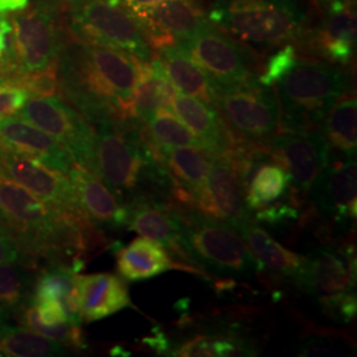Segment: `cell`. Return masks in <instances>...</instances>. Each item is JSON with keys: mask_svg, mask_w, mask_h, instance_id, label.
<instances>
[{"mask_svg": "<svg viewBox=\"0 0 357 357\" xmlns=\"http://www.w3.org/2000/svg\"><path fill=\"white\" fill-rule=\"evenodd\" d=\"M10 19L19 76L47 69L59 61L65 43L54 6L44 1L29 4Z\"/></svg>", "mask_w": 357, "mask_h": 357, "instance_id": "7c38bea8", "label": "cell"}, {"mask_svg": "<svg viewBox=\"0 0 357 357\" xmlns=\"http://www.w3.org/2000/svg\"><path fill=\"white\" fill-rule=\"evenodd\" d=\"M216 107L230 130L243 141L265 144L280 132V106L275 91L258 77L216 94Z\"/></svg>", "mask_w": 357, "mask_h": 357, "instance_id": "30bf717a", "label": "cell"}, {"mask_svg": "<svg viewBox=\"0 0 357 357\" xmlns=\"http://www.w3.org/2000/svg\"><path fill=\"white\" fill-rule=\"evenodd\" d=\"M8 317H10V312H7L3 307L0 306V336L10 327Z\"/></svg>", "mask_w": 357, "mask_h": 357, "instance_id": "f6af8a7d", "label": "cell"}, {"mask_svg": "<svg viewBox=\"0 0 357 357\" xmlns=\"http://www.w3.org/2000/svg\"><path fill=\"white\" fill-rule=\"evenodd\" d=\"M298 60L296 50L291 44H286L281 51L268 57L266 64L261 68L258 81L265 86H274Z\"/></svg>", "mask_w": 357, "mask_h": 357, "instance_id": "d590c367", "label": "cell"}, {"mask_svg": "<svg viewBox=\"0 0 357 357\" xmlns=\"http://www.w3.org/2000/svg\"><path fill=\"white\" fill-rule=\"evenodd\" d=\"M54 3H59V4H63L65 7H68V8H72L73 6H77V4H79L81 1H84V0H53Z\"/></svg>", "mask_w": 357, "mask_h": 357, "instance_id": "bcb514c9", "label": "cell"}, {"mask_svg": "<svg viewBox=\"0 0 357 357\" xmlns=\"http://www.w3.org/2000/svg\"><path fill=\"white\" fill-rule=\"evenodd\" d=\"M155 149L172 181L169 204L193 208L195 196L203 187L215 156L196 147L155 146Z\"/></svg>", "mask_w": 357, "mask_h": 357, "instance_id": "ffe728a7", "label": "cell"}, {"mask_svg": "<svg viewBox=\"0 0 357 357\" xmlns=\"http://www.w3.org/2000/svg\"><path fill=\"white\" fill-rule=\"evenodd\" d=\"M333 352H337V348L326 344V342H308L301 349V355H305V356H320V355L324 356V355H332Z\"/></svg>", "mask_w": 357, "mask_h": 357, "instance_id": "7bdbcfd3", "label": "cell"}, {"mask_svg": "<svg viewBox=\"0 0 357 357\" xmlns=\"http://www.w3.org/2000/svg\"><path fill=\"white\" fill-rule=\"evenodd\" d=\"M352 252L354 248L348 246L340 252L321 249L305 257L294 281L344 321L355 319L357 312L356 257Z\"/></svg>", "mask_w": 357, "mask_h": 357, "instance_id": "9c48e42d", "label": "cell"}, {"mask_svg": "<svg viewBox=\"0 0 357 357\" xmlns=\"http://www.w3.org/2000/svg\"><path fill=\"white\" fill-rule=\"evenodd\" d=\"M91 126L96 134L94 174L122 203H169L172 181L141 121L103 118Z\"/></svg>", "mask_w": 357, "mask_h": 357, "instance_id": "3957f363", "label": "cell"}, {"mask_svg": "<svg viewBox=\"0 0 357 357\" xmlns=\"http://www.w3.org/2000/svg\"><path fill=\"white\" fill-rule=\"evenodd\" d=\"M153 50L172 45L209 23L202 0H165L139 17Z\"/></svg>", "mask_w": 357, "mask_h": 357, "instance_id": "d6986e66", "label": "cell"}, {"mask_svg": "<svg viewBox=\"0 0 357 357\" xmlns=\"http://www.w3.org/2000/svg\"><path fill=\"white\" fill-rule=\"evenodd\" d=\"M166 69L167 75L180 94L195 97L216 107V91L204 73L197 68L178 44L158 50L156 56Z\"/></svg>", "mask_w": 357, "mask_h": 357, "instance_id": "83f0119b", "label": "cell"}, {"mask_svg": "<svg viewBox=\"0 0 357 357\" xmlns=\"http://www.w3.org/2000/svg\"><path fill=\"white\" fill-rule=\"evenodd\" d=\"M268 147L271 160L289 174L291 200L294 205H299V197L310 192L330 160L331 146L324 132H278L268 142Z\"/></svg>", "mask_w": 357, "mask_h": 357, "instance_id": "4fadbf2b", "label": "cell"}, {"mask_svg": "<svg viewBox=\"0 0 357 357\" xmlns=\"http://www.w3.org/2000/svg\"><path fill=\"white\" fill-rule=\"evenodd\" d=\"M172 356H217V335H197L171 352Z\"/></svg>", "mask_w": 357, "mask_h": 357, "instance_id": "f35d334b", "label": "cell"}, {"mask_svg": "<svg viewBox=\"0 0 357 357\" xmlns=\"http://www.w3.org/2000/svg\"><path fill=\"white\" fill-rule=\"evenodd\" d=\"M175 44L204 73L216 94L259 76L255 54L211 22Z\"/></svg>", "mask_w": 357, "mask_h": 357, "instance_id": "ba28073f", "label": "cell"}, {"mask_svg": "<svg viewBox=\"0 0 357 357\" xmlns=\"http://www.w3.org/2000/svg\"><path fill=\"white\" fill-rule=\"evenodd\" d=\"M4 150H7V149H6V147L1 144V141H0V153H3Z\"/></svg>", "mask_w": 357, "mask_h": 357, "instance_id": "c3c4849f", "label": "cell"}, {"mask_svg": "<svg viewBox=\"0 0 357 357\" xmlns=\"http://www.w3.org/2000/svg\"><path fill=\"white\" fill-rule=\"evenodd\" d=\"M280 106V132L321 130L335 102L351 89L343 69L315 59H301L273 86Z\"/></svg>", "mask_w": 357, "mask_h": 357, "instance_id": "277c9868", "label": "cell"}, {"mask_svg": "<svg viewBox=\"0 0 357 357\" xmlns=\"http://www.w3.org/2000/svg\"><path fill=\"white\" fill-rule=\"evenodd\" d=\"M175 208L180 217L184 246L205 275L206 270L231 275L257 271L255 255L240 233L228 222L206 216L195 208Z\"/></svg>", "mask_w": 357, "mask_h": 357, "instance_id": "8992f818", "label": "cell"}, {"mask_svg": "<svg viewBox=\"0 0 357 357\" xmlns=\"http://www.w3.org/2000/svg\"><path fill=\"white\" fill-rule=\"evenodd\" d=\"M299 211L294 204H286V203H271L266 205L261 209L257 211L255 213V221L261 224H268L271 227L281 225V224H287L289 221L296 220L299 217Z\"/></svg>", "mask_w": 357, "mask_h": 357, "instance_id": "74e56055", "label": "cell"}, {"mask_svg": "<svg viewBox=\"0 0 357 357\" xmlns=\"http://www.w3.org/2000/svg\"><path fill=\"white\" fill-rule=\"evenodd\" d=\"M69 28L76 40L153 60V50L139 19L115 0H84L69 8Z\"/></svg>", "mask_w": 357, "mask_h": 357, "instance_id": "52a82bcc", "label": "cell"}, {"mask_svg": "<svg viewBox=\"0 0 357 357\" xmlns=\"http://www.w3.org/2000/svg\"><path fill=\"white\" fill-rule=\"evenodd\" d=\"M143 125L155 146L196 147L205 150L204 143L178 119L174 110L160 109Z\"/></svg>", "mask_w": 357, "mask_h": 357, "instance_id": "d6a6232c", "label": "cell"}, {"mask_svg": "<svg viewBox=\"0 0 357 357\" xmlns=\"http://www.w3.org/2000/svg\"><path fill=\"white\" fill-rule=\"evenodd\" d=\"M121 6H123L130 13H134L138 19L142 15L153 10L158 4L163 3L165 0H115Z\"/></svg>", "mask_w": 357, "mask_h": 357, "instance_id": "b9f144b4", "label": "cell"}, {"mask_svg": "<svg viewBox=\"0 0 357 357\" xmlns=\"http://www.w3.org/2000/svg\"><path fill=\"white\" fill-rule=\"evenodd\" d=\"M17 115L50 134L75 163L94 172V128L78 110L57 96L32 97L26 100Z\"/></svg>", "mask_w": 357, "mask_h": 357, "instance_id": "8fae6325", "label": "cell"}, {"mask_svg": "<svg viewBox=\"0 0 357 357\" xmlns=\"http://www.w3.org/2000/svg\"><path fill=\"white\" fill-rule=\"evenodd\" d=\"M317 3H319V6H326L330 3H335V1H344V3H356V0H315Z\"/></svg>", "mask_w": 357, "mask_h": 357, "instance_id": "7dc6e473", "label": "cell"}, {"mask_svg": "<svg viewBox=\"0 0 357 357\" xmlns=\"http://www.w3.org/2000/svg\"><path fill=\"white\" fill-rule=\"evenodd\" d=\"M0 225L11 234L28 265L44 259L78 273L90 252L105 245L88 217L52 208L1 174Z\"/></svg>", "mask_w": 357, "mask_h": 357, "instance_id": "6da1fadb", "label": "cell"}, {"mask_svg": "<svg viewBox=\"0 0 357 357\" xmlns=\"http://www.w3.org/2000/svg\"><path fill=\"white\" fill-rule=\"evenodd\" d=\"M33 281L26 268L16 264H0V306L7 312L17 311L32 296Z\"/></svg>", "mask_w": 357, "mask_h": 357, "instance_id": "836d02e7", "label": "cell"}, {"mask_svg": "<svg viewBox=\"0 0 357 357\" xmlns=\"http://www.w3.org/2000/svg\"><path fill=\"white\" fill-rule=\"evenodd\" d=\"M29 0H0V16L22 13L29 7Z\"/></svg>", "mask_w": 357, "mask_h": 357, "instance_id": "ee69618b", "label": "cell"}, {"mask_svg": "<svg viewBox=\"0 0 357 357\" xmlns=\"http://www.w3.org/2000/svg\"><path fill=\"white\" fill-rule=\"evenodd\" d=\"M357 101L355 90H347L324 119L323 132L331 149L344 156H356Z\"/></svg>", "mask_w": 357, "mask_h": 357, "instance_id": "f546056e", "label": "cell"}, {"mask_svg": "<svg viewBox=\"0 0 357 357\" xmlns=\"http://www.w3.org/2000/svg\"><path fill=\"white\" fill-rule=\"evenodd\" d=\"M176 94L178 90L156 56H153L151 61H142L138 59V73L131 105L132 118L146 123L160 109L172 110Z\"/></svg>", "mask_w": 357, "mask_h": 357, "instance_id": "d4e9b609", "label": "cell"}, {"mask_svg": "<svg viewBox=\"0 0 357 357\" xmlns=\"http://www.w3.org/2000/svg\"><path fill=\"white\" fill-rule=\"evenodd\" d=\"M0 141L7 150L26 153L65 175L75 165L72 156L60 143L19 115L0 119Z\"/></svg>", "mask_w": 357, "mask_h": 357, "instance_id": "44dd1931", "label": "cell"}, {"mask_svg": "<svg viewBox=\"0 0 357 357\" xmlns=\"http://www.w3.org/2000/svg\"><path fill=\"white\" fill-rule=\"evenodd\" d=\"M323 7L319 24L307 29L301 41L308 51L337 65L351 64L356 51V10L355 3L335 1Z\"/></svg>", "mask_w": 357, "mask_h": 357, "instance_id": "ac0fdd59", "label": "cell"}, {"mask_svg": "<svg viewBox=\"0 0 357 357\" xmlns=\"http://www.w3.org/2000/svg\"><path fill=\"white\" fill-rule=\"evenodd\" d=\"M289 188V174L275 162L268 160L255 169L246 188L245 203L250 211H258L280 200Z\"/></svg>", "mask_w": 357, "mask_h": 357, "instance_id": "4dcf8cb0", "label": "cell"}, {"mask_svg": "<svg viewBox=\"0 0 357 357\" xmlns=\"http://www.w3.org/2000/svg\"><path fill=\"white\" fill-rule=\"evenodd\" d=\"M137 73L138 59L131 53L79 40L64 44L57 61L59 90L91 125L132 118Z\"/></svg>", "mask_w": 357, "mask_h": 357, "instance_id": "7a4b0ae2", "label": "cell"}, {"mask_svg": "<svg viewBox=\"0 0 357 357\" xmlns=\"http://www.w3.org/2000/svg\"><path fill=\"white\" fill-rule=\"evenodd\" d=\"M10 84L26 90L28 96H32V97L56 96V93L59 91L57 63L48 66L47 69L17 76L13 78Z\"/></svg>", "mask_w": 357, "mask_h": 357, "instance_id": "e575fe53", "label": "cell"}, {"mask_svg": "<svg viewBox=\"0 0 357 357\" xmlns=\"http://www.w3.org/2000/svg\"><path fill=\"white\" fill-rule=\"evenodd\" d=\"M311 200L321 216L336 222L355 220L357 215L356 156L337 153L314 180Z\"/></svg>", "mask_w": 357, "mask_h": 357, "instance_id": "e0dca14e", "label": "cell"}, {"mask_svg": "<svg viewBox=\"0 0 357 357\" xmlns=\"http://www.w3.org/2000/svg\"><path fill=\"white\" fill-rule=\"evenodd\" d=\"M81 319L91 323L132 307L128 284L112 273L77 275Z\"/></svg>", "mask_w": 357, "mask_h": 357, "instance_id": "cb8c5ba5", "label": "cell"}, {"mask_svg": "<svg viewBox=\"0 0 357 357\" xmlns=\"http://www.w3.org/2000/svg\"><path fill=\"white\" fill-rule=\"evenodd\" d=\"M234 229L240 233L252 255H255L258 273L266 271L274 277L295 281L305 257L295 255L277 243L266 230L253 222L252 218L243 221Z\"/></svg>", "mask_w": 357, "mask_h": 357, "instance_id": "484cf974", "label": "cell"}, {"mask_svg": "<svg viewBox=\"0 0 357 357\" xmlns=\"http://www.w3.org/2000/svg\"><path fill=\"white\" fill-rule=\"evenodd\" d=\"M0 174L20 184L52 208L75 215H84L77 203L69 178L40 163L35 158L4 150L0 153Z\"/></svg>", "mask_w": 357, "mask_h": 357, "instance_id": "9a60e30c", "label": "cell"}, {"mask_svg": "<svg viewBox=\"0 0 357 357\" xmlns=\"http://www.w3.org/2000/svg\"><path fill=\"white\" fill-rule=\"evenodd\" d=\"M172 110L178 119L204 143L205 151L213 156H221L240 141L215 106L203 102L195 97L178 93Z\"/></svg>", "mask_w": 357, "mask_h": 357, "instance_id": "603a6c76", "label": "cell"}, {"mask_svg": "<svg viewBox=\"0 0 357 357\" xmlns=\"http://www.w3.org/2000/svg\"><path fill=\"white\" fill-rule=\"evenodd\" d=\"M116 271L128 282L147 281L178 268L160 243L146 237L135 238L116 252Z\"/></svg>", "mask_w": 357, "mask_h": 357, "instance_id": "4316f807", "label": "cell"}, {"mask_svg": "<svg viewBox=\"0 0 357 357\" xmlns=\"http://www.w3.org/2000/svg\"><path fill=\"white\" fill-rule=\"evenodd\" d=\"M32 301H57L64 307L70 323L81 324L77 271L64 265H50L33 282Z\"/></svg>", "mask_w": 357, "mask_h": 357, "instance_id": "f1b7e54d", "label": "cell"}, {"mask_svg": "<svg viewBox=\"0 0 357 357\" xmlns=\"http://www.w3.org/2000/svg\"><path fill=\"white\" fill-rule=\"evenodd\" d=\"M206 17L233 38L266 47L301 41L310 22L302 0H208Z\"/></svg>", "mask_w": 357, "mask_h": 357, "instance_id": "5b68a950", "label": "cell"}, {"mask_svg": "<svg viewBox=\"0 0 357 357\" xmlns=\"http://www.w3.org/2000/svg\"><path fill=\"white\" fill-rule=\"evenodd\" d=\"M77 203L94 225L123 228L128 225V206L94 172L75 163L68 172Z\"/></svg>", "mask_w": 357, "mask_h": 357, "instance_id": "7402d4cb", "label": "cell"}, {"mask_svg": "<svg viewBox=\"0 0 357 357\" xmlns=\"http://www.w3.org/2000/svg\"><path fill=\"white\" fill-rule=\"evenodd\" d=\"M0 264H26V258L11 234L0 225Z\"/></svg>", "mask_w": 357, "mask_h": 357, "instance_id": "60d3db41", "label": "cell"}, {"mask_svg": "<svg viewBox=\"0 0 357 357\" xmlns=\"http://www.w3.org/2000/svg\"><path fill=\"white\" fill-rule=\"evenodd\" d=\"M245 193L243 178L229 155L215 156L203 187L195 196L193 208L236 228L252 218Z\"/></svg>", "mask_w": 357, "mask_h": 357, "instance_id": "5bb4252c", "label": "cell"}, {"mask_svg": "<svg viewBox=\"0 0 357 357\" xmlns=\"http://www.w3.org/2000/svg\"><path fill=\"white\" fill-rule=\"evenodd\" d=\"M6 82H7V81H6L3 77H0V84H6ZM7 84H8V82H7Z\"/></svg>", "mask_w": 357, "mask_h": 357, "instance_id": "681fc988", "label": "cell"}, {"mask_svg": "<svg viewBox=\"0 0 357 357\" xmlns=\"http://www.w3.org/2000/svg\"><path fill=\"white\" fill-rule=\"evenodd\" d=\"M19 76L13 50V28L8 16H0V77L8 84Z\"/></svg>", "mask_w": 357, "mask_h": 357, "instance_id": "8d00e7d4", "label": "cell"}, {"mask_svg": "<svg viewBox=\"0 0 357 357\" xmlns=\"http://www.w3.org/2000/svg\"><path fill=\"white\" fill-rule=\"evenodd\" d=\"M68 355L61 343L29 328L10 326L0 336V356L52 357Z\"/></svg>", "mask_w": 357, "mask_h": 357, "instance_id": "1f68e13d", "label": "cell"}, {"mask_svg": "<svg viewBox=\"0 0 357 357\" xmlns=\"http://www.w3.org/2000/svg\"><path fill=\"white\" fill-rule=\"evenodd\" d=\"M28 98L26 90L7 82L0 84V116L7 118L17 114Z\"/></svg>", "mask_w": 357, "mask_h": 357, "instance_id": "ab89813d", "label": "cell"}, {"mask_svg": "<svg viewBox=\"0 0 357 357\" xmlns=\"http://www.w3.org/2000/svg\"><path fill=\"white\" fill-rule=\"evenodd\" d=\"M128 206V229L160 243L175 258L178 268L206 277L184 246L180 217L174 205L158 200H138Z\"/></svg>", "mask_w": 357, "mask_h": 357, "instance_id": "2e32d148", "label": "cell"}]
</instances>
